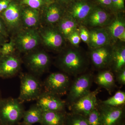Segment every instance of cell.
Instances as JSON below:
<instances>
[{
    "instance_id": "obj_1",
    "label": "cell",
    "mask_w": 125,
    "mask_h": 125,
    "mask_svg": "<svg viewBox=\"0 0 125 125\" xmlns=\"http://www.w3.org/2000/svg\"><path fill=\"white\" fill-rule=\"evenodd\" d=\"M88 60L77 48L66 49L62 52L57 60L58 68L68 75L77 76L84 73L88 65Z\"/></svg>"
},
{
    "instance_id": "obj_2",
    "label": "cell",
    "mask_w": 125,
    "mask_h": 125,
    "mask_svg": "<svg viewBox=\"0 0 125 125\" xmlns=\"http://www.w3.org/2000/svg\"><path fill=\"white\" fill-rule=\"evenodd\" d=\"M24 111L23 103L18 98H1L0 100V125L18 124L22 119Z\"/></svg>"
},
{
    "instance_id": "obj_3",
    "label": "cell",
    "mask_w": 125,
    "mask_h": 125,
    "mask_svg": "<svg viewBox=\"0 0 125 125\" xmlns=\"http://www.w3.org/2000/svg\"><path fill=\"white\" fill-rule=\"evenodd\" d=\"M20 93L18 99L21 102L36 100L42 92L43 83L37 76L31 73H21Z\"/></svg>"
},
{
    "instance_id": "obj_4",
    "label": "cell",
    "mask_w": 125,
    "mask_h": 125,
    "mask_svg": "<svg viewBox=\"0 0 125 125\" xmlns=\"http://www.w3.org/2000/svg\"><path fill=\"white\" fill-rule=\"evenodd\" d=\"M15 35L16 49L21 53L32 51L42 43L38 29H23Z\"/></svg>"
},
{
    "instance_id": "obj_5",
    "label": "cell",
    "mask_w": 125,
    "mask_h": 125,
    "mask_svg": "<svg viewBox=\"0 0 125 125\" xmlns=\"http://www.w3.org/2000/svg\"><path fill=\"white\" fill-rule=\"evenodd\" d=\"M24 61L30 73L38 77L47 71L51 62L48 54L37 49L25 54Z\"/></svg>"
},
{
    "instance_id": "obj_6",
    "label": "cell",
    "mask_w": 125,
    "mask_h": 125,
    "mask_svg": "<svg viewBox=\"0 0 125 125\" xmlns=\"http://www.w3.org/2000/svg\"><path fill=\"white\" fill-rule=\"evenodd\" d=\"M22 7L19 1L12 0L7 9L0 14L9 34L15 35L23 29L21 21Z\"/></svg>"
},
{
    "instance_id": "obj_7",
    "label": "cell",
    "mask_w": 125,
    "mask_h": 125,
    "mask_svg": "<svg viewBox=\"0 0 125 125\" xmlns=\"http://www.w3.org/2000/svg\"><path fill=\"white\" fill-rule=\"evenodd\" d=\"M70 85L69 77L64 72L52 73L43 83L44 91L60 97L67 94Z\"/></svg>"
},
{
    "instance_id": "obj_8",
    "label": "cell",
    "mask_w": 125,
    "mask_h": 125,
    "mask_svg": "<svg viewBox=\"0 0 125 125\" xmlns=\"http://www.w3.org/2000/svg\"><path fill=\"white\" fill-rule=\"evenodd\" d=\"M93 75L89 73L80 75L75 79L67 93L66 104L69 106L90 92Z\"/></svg>"
},
{
    "instance_id": "obj_9",
    "label": "cell",
    "mask_w": 125,
    "mask_h": 125,
    "mask_svg": "<svg viewBox=\"0 0 125 125\" xmlns=\"http://www.w3.org/2000/svg\"><path fill=\"white\" fill-rule=\"evenodd\" d=\"M41 42L48 49L61 51L65 44L63 37L55 26H45L38 29Z\"/></svg>"
},
{
    "instance_id": "obj_10",
    "label": "cell",
    "mask_w": 125,
    "mask_h": 125,
    "mask_svg": "<svg viewBox=\"0 0 125 125\" xmlns=\"http://www.w3.org/2000/svg\"><path fill=\"white\" fill-rule=\"evenodd\" d=\"M100 92V88L90 92L78 101L70 105L72 113L79 114L86 117L96 108L98 105L97 95Z\"/></svg>"
},
{
    "instance_id": "obj_11",
    "label": "cell",
    "mask_w": 125,
    "mask_h": 125,
    "mask_svg": "<svg viewBox=\"0 0 125 125\" xmlns=\"http://www.w3.org/2000/svg\"><path fill=\"white\" fill-rule=\"evenodd\" d=\"M97 108L100 113L101 125H117L121 123L125 115L124 106L112 107L101 103Z\"/></svg>"
},
{
    "instance_id": "obj_12",
    "label": "cell",
    "mask_w": 125,
    "mask_h": 125,
    "mask_svg": "<svg viewBox=\"0 0 125 125\" xmlns=\"http://www.w3.org/2000/svg\"><path fill=\"white\" fill-rule=\"evenodd\" d=\"M36 101V104L43 111L64 112L66 105L61 97L44 90Z\"/></svg>"
},
{
    "instance_id": "obj_13",
    "label": "cell",
    "mask_w": 125,
    "mask_h": 125,
    "mask_svg": "<svg viewBox=\"0 0 125 125\" xmlns=\"http://www.w3.org/2000/svg\"><path fill=\"white\" fill-rule=\"evenodd\" d=\"M113 49V47L111 45L91 49L90 58L95 68L103 69L111 66Z\"/></svg>"
},
{
    "instance_id": "obj_14",
    "label": "cell",
    "mask_w": 125,
    "mask_h": 125,
    "mask_svg": "<svg viewBox=\"0 0 125 125\" xmlns=\"http://www.w3.org/2000/svg\"><path fill=\"white\" fill-rule=\"evenodd\" d=\"M21 64V59L14 54L2 56L0 58V78L15 76L20 70Z\"/></svg>"
},
{
    "instance_id": "obj_15",
    "label": "cell",
    "mask_w": 125,
    "mask_h": 125,
    "mask_svg": "<svg viewBox=\"0 0 125 125\" xmlns=\"http://www.w3.org/2000/svg\"><path fill=\"white\" fill-rule=\"evenodd\" d=\"M88 45L91 49L111 45L112 40L106 28H94L89 30Z\"/></svg>"
},
{
    "instance_id": "obj_16",
    "label": "cell",
    "mask_w": 125,
    "mask_h": 125,
    "mask_svg": "<svg viewBox=\"0 0 125 125\" xmlns=\"http://www.w3.org/2000/svg\"><path fill=\"white\" fill-rule=\"evenodd\" d=\"M93 10L92 5L89 3L78 1L72 5L68 13L66 15L71 17L80 25H83Z\"/></svg>"
},
{
    "instance_id": "obj_17",
    "label": "cell",
    "mask_w": 125,
    "mask_h": 125,
    "mask_svg": "<svg viewBox=\"0 0 125 125\" xmlns=\"http://www.w3.org/2000/svg\"><path fill=\"white\" fill-rule=\"evenodd\" d=\"M43 15L41 16V21L46 26H56L65 15L60 6L55 2L46 5Z\"/></svg>"
},
{
    "instance_id": "obj_18",
    "label": "cell",
    "mask_w": 125,
    "mask_h": 125,
    "mask_svg": "<svg viewBox=\"0 0 125 125\" xmlns=\"http://www.w3.org/2000/svg\"><path fill=\"white\" fill-rule=\"evenodd\" d=\"M22 6L21 21L23 28L38 29L42 22L40 10Z\"/></svg>"
},
{
    "instance_id": "obj_19",
    "label": "cell",
    "mask_w": 125,
    "mask_h": 125,
    "mask_svg": "<svg viewBox=\"0 0 125 125\" xmlns=\"http://www.w3.org/2000/svg\"><path fill=\"white\" fill-rule=\"evenodd\" d=\"M109 14L101 9L93 10L88 16L84 25L93 28L102 27L107 25L111 22Z\"/></svg>"
},
{
    "instance_id": "obj_20",
    "label": "cell",
    "mask_w": 125,
    "mask_h": 125,
    "mask_svg": "<svg viewBox=\"0 0 125 125\" xmlns=\"http://www.w3.org/2000/svg\"><path fill=\"white\" fill-rule=\"evenodd\" d=\"M106 28L112 40L125 41V23L120 18H117L112 21Z\"/></svg>"
},
{
    "instance_id": "obj_21",
    "label": "cell",
    "mask_w": 125,
    "mask_h": 125,
    "mask_svg": "<svg viewBox=\"0 0 125 125\" xmlns=\"http://www.w3.org/2000/svg\"><path fill=\"white\" fill-rule=\"evenodd\" d=\"M80 26L72 18L65 14L55 26L65 39L74 31L79 29Z\"/></svg>"
},
{
    "instance_id": "obj_22",
    "label": "cell",
    "mask_w": 125,
    "mask_h": 125,
    "mask_svg": "<svg viewBox=\"0 0 125 125\" xmlns=\"http://www.w3.org/2000/svg\"><path fill=\"white\" fill-rule=\"evenodd\" d=\"M94 81L99 86L104 88L109 92L116 86L114 74L110 70H105L99 72Z\"/></svg>"
},
{
    "instance_id": "obj_23",
    "label": "cell",
    "mask_w": 125,
    "mask_h": 125,
    "mask_svg": "<svg viewBox=\"0 0 125 125\" xmlns=\"http://www.w3.org/2000/svg\"><path fill=\"white\" fill-rule=\"evenodd\" d=\"M66 114L64 112L43 111L41 125H64Z\"/></svg>"
},
{
    "instance_id": "obj_24",
    "label": "cell",
    "mask_w": 125,
    "mask_h": 125,
    "mask_svg": "<svg viewBox=\"0 0 125 125\" xmlns=\"http://www.w3.org/2000/svg\"><path fill=\"white\" fill-rule=\"evenodd\" d=\"M125 47L124 45L114 47L111 67L116 73L125 67Z\"/></svg>"
},
{
    "instance_id": "obj_25",
    "label": "cell",
    "mask_w": 125,
    "mask_h": 125,
    "mask_svg": "<svg viewBox=\"0 0 125 125\" xmlns=\"http://www.w3.org/2000/svg\"><path fill=\"white\" fill-rule=\"evenodd\" d=\"M43 111L36 104L32 105L29 109L25 111L23 115V123L32 125L40 123L42 120Z\"/></svg>"
},
{
    "instance_id": "obj_26",
    "label": "cell",
    "mask_w": 125,
    "mask_h": 125,
    "mask_svg": "<svg viewBox=\"0 0 125 125\" xmlns=\"http://www.w3.org/2000/svg\"><path fill=\"white\" fill-rule=\"evenodd\" d=\"M101 103L112 107L124 106L125 104V93L118 90L113 96L102 101Z\"/></svg>"
},
{
    "instance_id": "obj_27",
    "label": "cell",
    "mask_w": 125,
    "mask_h": 125,
    "mask_svg": "<svg viewBox=\"0 0 125 125\" xmlns=\"http://www.w3.org/2000/svg\"><path fill=\"white\" fill-rule=\"evenodd\" d=\"M64 125H89L86 117L79 114L66 115Z\"/></svg>"
},
{
    "instance_id": "obj_28",
    "label": "cell",
    "mask_w": 125,
    "mask_h": 125,
    "mask_svg": "<svg viewBox=\"0 0 125 125\" xmlns=\"http://www.w3.org/2000/svg\"><path fill=\"white\" fill-rule=\"evenodd\" d=\"M19 2L22 5L39 10L46 5L43 0H20Z\"/></svg>"
},
{
    "instance_id": "obj_29",
    "label": "cell",
    "mask_w": 125,
    "mask_h": 125,
    "mask_svg": "<svg viewBox=\"0 0 125 125\" xmlns=\"http://www.w3.org/2000/svg\"><path fill=\"white\" fill-rule=\"evenodd\" d=\"M16 49L15 43L13 38H11L10 42L4 43L0 47V51L2 56L14 54Z\"/></svg>"
},
{
    "instance_id": "obj_30",
    "label": "cell",
    "mask_w": 125,
    "mask_h": 125,
    "mask_svg": "<svg viewBox=\"0 0 125 125\" xmlns=\"http://www.w3.org/2000/svg\"><path fill=\"white\" fill-rule=\"evenodd\" d=\"M89 125H101L100 113L97 108L94 109L86 117Z\"/></svg>"
},
{
    "instance_id": "obj_31",
    "label": "cell",
    "mask_w": 125,
    "mask_h": 125,
    "mask_svg": "<svg viewBox=\"0 0 125 125\" xmlns=\"http://www.w3.org/2000/svg\"><path fill=\"white\" fill-rule=\"evenodd\" d=\"M70 43L74 46H79L81 42V39L79 34V29L72 33L67 38Z\"/></svg>"
},
{
    "instance_id": "obj_32",
    "label": "cell",
    "mask_w": 125,
    "mask_h": 125,
    "mask_svg": "<svg viewBox=\"0 0 125 125\" xmlns=\"http://www.w3.org/2000/svg\"><path fill=\"white\" fill-rule=\"evenodd\" d=\"M79 32L81 40L88 44L89 38V30L85 26L81 25L79 27Z\"/></svg>"
},
{
    "instance_id": "obj_33",
    "label": "cell",
    "mask_w": 125,
    "mask_h": 125,
    "mask_svg": "<svg viewBox=\"0 0 125 125\" xmlns=\"http://www.w3.org/2000/svg\"><path fill=\"white\" fill-rule=\"evenodd\" d=\"M116 80L118 83L121 85L125 84V68L119 71L116 73Z\"/></svg>"
},
{
    "instance_id": "obj_34",
    "label": "cell",
    "mask_w": 125,
    "mask_h": 125,
    "mask_svg": "<svg viewBox=\"0 0 125 125\" xmlns=\"http://www.w3.org/2000/svg\"><path fill=\"white\" fill-rule=\"evenodd\" d=\"M0 33L6 39L9 37V34L6 27L4 21L0 16Z\"/></svg>"
},
{
    "instance_id": "obj_35",
    "label": "cell",
    "mask_w": 125,
    "mask_h": 125,
    "mask_svg": "<svg viewBox=\"0 0 125 125\" xmlns=\"http://www.w3.org/2000/svg\"><path fill=\"white\" fill-rule=\"evenodd\" d=\"M112 4L118 10H122L125 9L124 0H112Z\"/></svg>"
},
{
    "instance_id": "obj_36",
    "label": "cell",
    "mask_w": 125,
    "mask_h": 125,
    "mask_svg": "<svg viewBox=\"0 0 125 125\" xmlns=\"http://www.w3.org/2000/svg\"><path fill=\"white\" fill-rule=\"evenodd\" d=\"M12 0H0V14L5 11Z\"/></svg>"
},
{
    "instance_id": "obj_37",
    "label": "cell",
    "mask_w": 125,
    "mask_h": 125,
    "mask_svg": "<svg viewBox=\"0 0 125 125\" xmlns=\"http://www.w3.org/2000/svg\"><path fill=\"white\" fill-rule=\"evenodd\" d=\"M99 3L106 6H109L112 5V0H97Z\"/></svg>"
},
{
    "instance_id": "obj_38",
    "label": "cell",
    "mask_w": 125,
    "mask_h": 125,
    "mask_svg": "<svg viewBox=\"0 0 125 125\" xmlns=\"http://www.w3.org/2000/svg\"><path fill=\"white\" fill-rule=\"evenodd\" d=\"M7 39L4 36L0 33V47L4 43L7 42Z\"/></svg>"
},
{
    "instance_id": "obj_39",
    "label": "cell",
    "mask_w": 125,
    "mask_h": 125,
    "mask_svg": "<svg viewBox=\"0 0 125 125\" xmlns=\"http://www.w3.org/2000/svg\"><path fill=\"white\" fill-rule=\"evenodd\" d=\"M46 5L49 4L54 2V0H43Z\"/></svg>"
},
{
    "instance_id": "obj_40",
    "label": "cell",
    "mask_w": 125,
    "mask_h": 125,
    "mask_svg": "<svg viewBox=\"0 0 125 125\" xmlns=\"http://www.w3.org/2000/svg\"><path fill=\"white\" fill-rule=\"evenodd\" d=\"M57 0L60 2H66V1H68L69 0Z\"/></svg>"
},
{
    "instance_id": "obj_41",
    "label": "cell",
    "mask_w": 125,
    "mask_h": 125,
    "mask_svg": "<svg viewBox=\"0 0 125 125\" xmlns=\"http://www.w3.org/2000/svg\"><path fill=\"white\" fill-rule=\"evenodd\" d=\"M19 125H26V124H24V123H23V122L22 123H19Z\"/></svg>"
},
{
    "instance_id": "obj_42",
    "label": "cell",
    "mask_w": 125,
    "mask_h": 125,
    "mask_svg": "<svg viewBox=\"0 0 125 125\" xmlns=\"http://www.w3.org/2000/svg\"><path fill=\"white\" fill-rule=\"evenodd\" d=\"M2 55H1V53L0 52V58L1 57H2Z\"/></svg>"
},
{
    "instance_id": "obj_43",
    "label": "cell",
    "mask_w": 125,
    "mask_h": 125,
    "mask_svg": "<svg viewBox=\"0 0 125 125\" xmlns=\"http://www.w3.org/2000/svg\"><path fill=\"white\" fill-rule=\"evenodd\" d=\"M124 125V124H123V123H120V124H119V125Z\"/></svg>"
},
{
    "instance_id": "obj_44",
    "label": "cell",
    "mask_w": 125,
    "mask_h": 125,
    "mask_svg": "<svg viewBox=\"0 0 125 125\" xmlns=\"http://www.w3.org/2000/svg\"><path fill=\"white\" fill-rule=\"evenodd\" d=\"M1 94H0V100H1Z\"/></svg>"
},
{
    "instance_id": "obj_45",
    "label": "cell",
    "mask_w": 125,
    "mask_h": 125,
    "mask_svg": "<svg viewBox=\"0 0 125 125\" xmlns=\"http://www.w3.org/2000/svg\"></svg>"
}]
</instances>
